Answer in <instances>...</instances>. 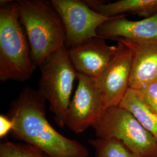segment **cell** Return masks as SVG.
<instances>
[{
	"mask_svg": "<svg viewBox=\"0 0 157 157\" xmlns=\"http://www.w3.org/2000/svg\"><path fill=\"white\" fill-rule=\"evenodd\" d=\"M126 15L113 17L97 30L104 39H124L135 41H157V13L140 21H130Z\"/></svg>",
	"mask_w": 157,
	"mask_h": 157,
	"instance_id": "obj_11",
	"label": "cell"
},
{
	"mask_svg": "<svg viewBox=\"0 0 157 157\" xmlns=\"http://www.w3.org/2000/svg\"><path fill=\"white\" fill-rule=\"evenodd\" d=\"M14 124L13 121L8 116L0 115V137H6L8 133H11L13 128Z\"/></svg>",
	"mask_w": 157,
	"mask_h": 157,
	"instance_id": "obj_17",
	"label": "cell"
},
{
	"mask_svg": "<svg viewBox=\"0 0 157 157\" xmlns=\"http://www.w3.org/2000/svg\"><path fill=\"white\" fill-rule=\"evenodd\" d=\"M118 52L111 62L96 80L105 108L119 106L129 90L132 71V51L119 40Z\"/></svg>",
	"mask_w": 157,
	"mask_h": 157,
	"instance_id": "obj_8",
	"label": "cell"
},
{
	"mask_svg": "<svg viewBox=\"0 0 157 157\" xmlns=\"http://www.w3.org/2000/svg\"><path fill=\"white\" fill-rule=\"evenodd\" d=\"M86 1L93 10L108 17L134 13L147 18L157 13V0H120L107 4L100 1Z\"/></svg>",
	"mask_w": 157,
	"mask_h": 157,
	"instance_id": "obj_12",
	"label": "cell"
},
{
	"mask_svg": "<svg viewBox=\"0 0 157 157\" xmlns=\"http://www.w3.org/2000/svg\"><path fill=\"white\" fill-rule=\"evenodd\" d=\"M136 91L141 101L157 115V81Z\"/></svg>",
	"mask_w": 157,
	"mask_h": 157,
	"instance_id": "obj_16",
	"label": "cell"
},
{
	"mask_svg": "<svg viewBox=\"0 0 157 157\" xmlns=\"http://www.w3.org/2000/svg\"><path fill=\"white\" fill-rule=\"evenodd\" d=\"M119 106L132 113L157 141V115L141 101L136 90L129 88Z\"/></svg>",
	"mask_w": 157,
	"mask_h": 157,
	"instance_id": "obj_13",
	"label": "cell"
},
{
	"mask_svg": "<svg viewBox=\"0 0 157 157\" xmlns=\"http://www.w3.org/2000/svg\"><path fill=\"white\" fill-rule=\"evenodd\" d=\"M41 77L39 83L40 95L48 101L50 110L57 125L63 128L67 108L71 102L73 83L78 72L65 46L48 57L40 67Z\"/></svg>",
	"mask_w": 157,
	"mask_h": 157,
	"instance_id": "obj_4",
	"label": "cell"
},
{
	"mask_svg": "<svg viewBox=\"0 0 157 157\" xmlns=\"http://www.w3.org/2000/svg\"><path fill=\"white\" fill-rule=\"evenodd\" d=\"M92 127L98 139H117L140 157H157V140L122 107L105 108Z\"/></svg>",
	"mask_w": 157,
	"mask_h": 157,
	"instance_id": "obj_5",
	"label": "cell"
},
{
	"mask_svg": "<svg viewBox=\"0 0 157 157\" xmlns=\"http://www.w3.org/2000/svg\"><path fill=\"white\" fill-rule=\"evenodd\" d=\"M62 19L65 30V44L70 47L87 40L99 37L97 30L112 17L93 10L86 1L51 0Z\"/></svg>",
	"mask_w": 157,
	"mask_h": 157,
	"instance_id": "obj_6",
	"label": "cell"
},
{
	"mask_svg": "<svg viewBox=\"0 0 157 157\" xmlns=\"http://www.w3.org/2000/svg\"><path fill=\"white\" fill-rule=\"evenodd\" d=\"M37 67L25 29L20 22L17 1L0 3V80L25 82Z\"/></svg>",
	"mask_w": 157,
	"mask_h": 157,
	"instance_id": "obj_3",
	"label": "cell"
},
{
	"mask_svg": "<svg viewBox=\"0 0 157 157\" xmlns=\"http://www.w3.org/2000/svg\"><path fill=\"white\" fill-rule=\"evenodd\" d=\"M89 143L93 147L96 157H140L117 139L97 138Z\"/></svg>",
	"mask_w": 157,
	"mask_h": 157,
	"instance_id": "obj_14",
	"label": "cell"
},
{
	"mask_svg": "<svg viewBox=\"0 0 157 157\" xmlns=\"http://www.w3.org/2000/svg\"><path fill=\"white\" fill-rule=\"evenodd\" d=\"M45 102L38 91L22 90L8 115L14 124L12 137L36 147L45 157H89L85 146L61 135L51 125L46 118Z\"/></svg>",
	"mask_w": 157,
	"mask_h": 157,
	"instance_id": "obj_1",
	"label": "cell"
},
{
	"mask_svg": "<svg viewBox=\"0 0 157 157\" xmlns=\"http://www.w3.org/2000/svg\"><path fill=\"white\" fill-rule=\"evenodd\" d=\"M132 51L129 87L137 90L157 81V41H135L118 39Z\"/></svg>",
	"mask_w": 157,
	"mask_h": 157,
	"instance_id": "obj_10",
	"label": "cell"
},
{
	"mask_svg": "<svg viewBox=\"0 0 157 157\" xmlns=\"http://www.w3.org/2000/svg\"><path fill=\"white\" fill-rule=\"evenodd\" d=\"M78 84L67 108L65 125L75 134L95 124L105 109L96 80L78 73Z\"/></svg>",
	"mask_w": 157,
	"mask_h": 157,
	"instance_id": "obj_7",
	"label": "cell"
},
{
	"mask_svg": "<svg viewBox=\"0 0 157 157\" xmlns=\"http://www.w3.org/2000/svg\"><path fill=\"white\" fill-rule=\"evenodd\" d=\"M0 157H45L33 146L6 141L0 144Z\"/></svg>",
	"mask_w": 157,
	"mask_h": 157,
	"instance_id": "obj_15",
	"label": "cell"
},
{
	"mask_svg": "<svg viewBox=\"0 0 157 157\" xmlns=\"http://www.w3.org/2000/svg\"><path fill=\"white\" fill-rule=\"evenodd\" d=\"M20 22L28 39L32 61L40 67L45 59L65 46L62 19L51 1H17Z\"/></svg>",
	"mask_w": 157,
	"mask_h": 157,
	"instance_id": "obj_2",
	"label": "cell"
},
{
	"mask_svg": "<svg viewBox=\"0 0 157 157\" xmlns=\"http://www.w3.org/2000/svg\"><path fill=\"white\" fill-rule=\"evenodd\" d=\"M118 52L117 45L107 44L101 37L87 40L71 47L69 53L78 73L97 80Z\"/></svg>",
	"mask_w": 157,
	"mask_h": 157,
	"instance_id": "obj_9",
	"label": "cell"
}]
</instances>
